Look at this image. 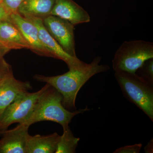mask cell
I'll return each mask as SVG.
<instances>
[{
  "label": "cell",
  "mask_w": 153,
  "mask_h": 153,
  "mask_svg": "<svg viewBox=\"0 0 153 153\" xmlns=\"http://www.w3.org/2000/svg\"><path fill=\"white\" fill-rule=\"evenodd\" d=\"M0 46H2L1 44H0Z\"/></svg>",
  "instance_id": "cb8c5ba5"
},
{
  "label": "cell",
  "mask_w": 153,
  "mask_h": 153,
  "mask_svg": "<svg viewBox=\"0 0 153 153\" xmlns=\"http://www.w3.org/2000/svg\"><path fill=\"white\" fill-rule=\"evenodd\" d=\"M23 16L30 20L38 28L39 38L44 47L49 52L50 57L63 60L68 68L77 66L83 63V61L77 57H71L63 50L46 30L43 24V19L29 16Z\"/></svg>",
  "instance_id": "52a82bcc"
},
{
  "label": "cell",
  "mask_w": 153,
  "mask_h": 153,
  "mask_svg": "<svg viewBox=\"0 0 153 153\" xmlns=\"http://www.w3.org/2000/svg\"><path fill=\"white\" fill-rule=\"evenodd\" d=\"M63 128V134L60 136L55 153L76 152V147L80 139L74 136L69 126Z\"/></svg>",
  "instance_id": "9a60e30c"
},
{
  "label": "cell",
  "mask_w": 153,
  "mask_h": 153,
  "mask_svg": "<svg viewBox=\"0 0 153 153\" xmlns=\"http://www.w3.org/2000/svg\"><path fill=\"white\" fill-rule=\"evenodd\" d=\"M135 73L147 82L153 85V58L146 60Z\"/></svg>",
  "instance_id": "2e32d148"
},
{
  "label": "cell",
  "mask_w": 153,
  "mask_h": 153,
  "mask_svg": "<svg viewBox=\"0 0 153 153\" xmlns=\"http://www.w3.org/2000/svg\"><path fill=\"white\" fill-rule=\"evenodd\" d=\"M3 0H0V4H1Z\"/></svg>",
  "instance_id": "603a6c76"
},
{
  "label": "cell",
  "mask_w": 153,
  "mask_h": 153,
  "mask_svg": "<svg viewBox=\"0 0 153 153\" xmlns=\"http://www.w3.org/2000/svg\"><path fill=\"white\" fill-rule=\"evenodd\" d=\"M144 152L146 153H153V139L149 142L147 145L144 148Z\"/></svg>",
  "instance_id": "44dd1931"
},
{
  "label": "cell",
  "mask_w": 153,
  "mask_h": 153,
  "mask_svg": "<svg viewBox=\"0 0 153 153\" xmlns=\"http://www.w3.org/2000/svg\"><path fill=\"white\" fill-rule=\"evenodd\" d=\"M12 71H13L12 66L6 61L4 58L0 60V81Z\"/></svg>",
  "instance_id": "d6986e66"
},
{
  "label": "cell",
  "mask_w": 153,
  "mask_h": 153,
  "mask_svg": "<svg viewBox=\"0 0 153 153\" xmlns=\"http://www.w3.org/2000/svg\"><path fill=\"white\" fill-rule=\"evenodd\" d=\"M32 88L29 81L16 79L13 71L7 74L0 81V116L19 96Z\"/></svg>",
  "instance_id": "30bf717a"
},
{
  "label": "cell",
  "mask_w": 153,
  "mask_h": 153,
  "mask_svg": "<svg viewBox=\"0 0 153 153\" xmlns=\"http://www.w3.org/2000/svg\"><path fill=\"white\" fill-rule=\"evenodd\" d=\"M50 86L46 85L40 90L22 94L5 109L0 116V133L13 124L22 123L33 111L39 97Z\"/></svg>",
  "instance_id": "5b68a950"
},
{
  "label": "cell",
  "mask_w": 153,
  "mask_h": 153,
  "mask_svg": "<svg viewBox=\"0 0 153 153\" xmlns=\"http://www.w3.org/2000/svg\"><path fill=\"white\" fill-rule=\"evenodd\" d=\"M0 44L10 50L30 49L20 30L10 20L0 22Z\"/></svg>",
  "instance_id": "7c38bea8"
},
{
  "label": "cell",
  "mask_w": 153,
  "mask_h": 153,
  "mask_svg": "<svg viewBox=\"0 0 153 153\" xmlns=\"http://www.w3.org/2000/svg\"><path fill=\"white\" fill-rule=\"evenodd\" d=\"M153 58L152 42L134 40L125 41L117 50L112 60L114 71L135 73L146 60Z\"/></svg>",
  "instance_id": "277c9868"
},
{
  "label": "cell",
  "mask_w": 153,
  "mask_h": 153,
  "mask_svg": "<svg viewBox=\"0 0 153 153\" xmlns=\"http://www.w3.org/2000/svg\"><path fill=\"white\" fill-rule=\"evenodd\" d=\"M60 137V135L56 132L46 136L29 135L27 153H55Z\"/></svg>",
  "instance_id": "4fadbf2b"
},
{
  "label": "cell",
  "mask_w": 153,
  "mask_h": 153,
  "mask_svg": "<svg viewBox=\"0 0 153 153\" xmlns=\"http://www.w3.org/2000/svg\"><path fill=\"white\" fill-rule=\"evenodd\" d=\"M114 76L124 96L153 121V85L136 73L115 71Z\"/></svg>",
  "instance_id": "3957f363"
},
{
  "label": "cell",
  "mask_w": 153,
  "mask_h": 153,
  "mask_svg": "<svg viewBox=\"0 0 153 153\" xmlns=\"http://www.w3.org/2000/svg\"><path fill=\"white\" fill-rule=\"evenodd\" d=\"M25 0H3L2 4L10 15L17 13L20 6Z\"/></svg>",
  "instance_id": "e0dca14e"
},
{
  "label": "cell",
  "mask_w": 153,
  "mask_h": 153,
  "mask_svg": "<svg viewBox=\"0 0 153 153\" xmlns=\"http://www.w3.org/2000/svg\"><path fill=\"white\" fill-rule=\"evenodd\" d=\"M142 147V144L138 143L125 146L117 149L113 153H139Z\"/></svg>",
  "instance_id": "ac0fdd59"
},
{
  "label": "cell",
  "mask_w": 153,
  "mask_h": 153,
  "mask_svg": "<svg viewBox=\"0 0 153 153\" xmlns=\"http://www.w3.org/2000/svg\"><path fill=\"white\" fill-rule=\"evenodd\" d=\"M10 20V14L4 7L2 4H0V22Z\"/></svg>",
  "instance_id": "ffe728a7"
},
{
  "label": "cell",
  "mask_w": 153,
  "mask_h": 153,
  "mask_svg": "<svg viewBox=\"0 0 153 153\" xmlns=\"http://www.w3.org/2000/svg\"><path fill=\"white\" fill-rule=\"evenodd\" d=\"M10 20L20 30L32 52L40 56L50 57L39 38L38 28L36 25L18 12L11 14Z\"/></svg>",
  "instance_id": "9c48e42d"
},
{
  "label": "cell",
  "mask_w": 153,
  "mask_h": 153,
  "mask_svg": "<svg viewBox=\"0 0 153 153\" xmlns=\"http://www.w3.org/2000/svg\"><path fill=\"white\" fill-rule=\"evenodd\" d=\"M62 100L61 94L50 85L39 97L33 111L22 123L30 126L37 122L49 121L57 123L63 128L68 126L76 115L90 110L87 106L69 111L63 107Z\"/></svg>",
  "instance_id": "7a4b0ae2"
},
{
  "label": "cell",
  "mask_w": 153,
  "mask_h": 153,
  "mask_svg": "<svg viewBox=\"0 0 153 153\" xmlns=\"http://www.w3.org/2000/svg\"><path fill=\"white\" fill-rule=\"evenodd\" d=\"M101 60V57L97 56L90 63L83 62L68 68L69 71L63 74L54 76L36 74L34 78L55 88L63 96V107L68 110L75 111L76 97L80 88L95 74L109 70L108 65L100 64Z\"/></svg>",
  "instance_id": "6da1fadb"
},
{
  "label": "cell",
  "mask_w": 153,
  "mask_h": 153,
  "mask_svg": "<svg viewBox=\"0 0 153 153\" xmlns=\"http://www.w3.org/2000/svg\"><path fill=\"white\" fill-rule=\"evenodd\" d=\"M55 0H25L18 10L22 16H29L43 19L51 15Z\"/></svg>",
  "instance_id": "5bb4252c"
},
{
  "label": "cell",
  "mask_w": 153,
  "mask_h": 153,
  "mask_svg": "<svg viewBox=\"0 0 153 153\" xmlns=\"http://www.w3.org/2000/svg\"><path fill=\"white\" fill-rule=\"evenodd\" d=\"M43 19L46 30L66 53L76 57L74 40V25L55 16L50 15Z\"/></svg>",
  "instance_id": "8992f818"
},
{
  "label": "cell",
  "mask_w": 153,
  "mask_h": 153,
  "mask_svg": "<svg viewBox=\"0 0 153 153\" xmlns=\"http://www.w3.org/2000/svg\"><path fill=\"white\" fill-rule=\"evenodd\" d=\"M30 126L19 123L15 128L0 133V153H27Z\"/></svg>",
  "instance_id": "ba28073f"
},
{
  "label": "cell",
  "mask_w": 153,
  "mask_h": 153,
  "mask_svg": "<svg viewBox=\"0 0 153 153\" xmlns=\"http://www.w3.org/2000/svg\"><path fill=\"white\" fill-rule=\"evenodd\" d=\"M10 49L3 47L0 46V60H1L2 58H4V56L8 53L10 51Z\"/></svg>",
  "instance_id": "7402d4cb"
},
{
  "label": "cell",
  "mask_w": 153,
  "mask_h": 153,
  "mask_svg": "<svg viewBox=\"0 0 153 153\" xmlns=\"http://www.w3.org/2000/svg\"><path fill=\"white\" fill-rule=\"evenodd\" d=\"M50 15L66 20L74 26L90 21L87 11L73 0H55Z\"/></svg>",
  "instance_id": "8fae6325"
}]
</instances>
